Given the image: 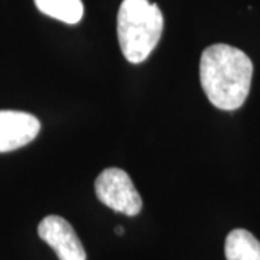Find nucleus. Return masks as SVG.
Segmentation results:
<instances>
[{
  "mask_svg": "<svg viewBox=\"0 0 260 260\" xmlns=\"http://www.w3.org/2000/svg\"><path fill=\"white\" fill-rule=\"evenodd\" d=\"M35 5L44 15L68 25H75L83 19L84 6L81 0H35Z\"/></svg>",
  "mask_w": 260,
  "mask_h": 260,
  "instance_id": "obj_7",
  "label": "nucleus"
},
{
  "mask_svg": "<svg viewBox=\"0 0 260 260\" xmlns=\"http://www.w3.org/2000/svg\"><path fill=\"white\" fill-rule=\"evenodd\" d=\"M227 260H260V242L247 230L236 229L225 239Z\"/></svg>",
  "mask_w": 260,
  "mask_h": 260,
  "instance_id": "obj_6",
  "label": "nucleus"
},
{
  "mask_svg": "<svg viewBox=\"0 0 260 260\" xmlns=\"http://www.w3.org/2000/svg\"><path fill=\"white\" fill-rule=\"evenodd\" d=\"M95 195L100 203L114 211L129 217L142 210V198L135 188L129 174L120 168H107L95 179Z\"/></svg>",
  "mask_w": 260,
  "mask_h": 260,
  "instance_id": "obj_3",
  "label": "nucleus"
},
{
  "mask_svg": "<svg viewBox=\"0 0 260 260\" xmlns=\"http://www.w3.org/2000/svg\"><path fill=\"white\" fill-rule=\"evenodd\" d=\"M41 130L34 114L18 110H0V153L26 146Z\"/></svg>",
  "mask_w": 260,
  "mask_h": 260,
  "instance_id": "obj_5",
  "label": "nucleus"
},
{
  "mask_svg": "<svg viewBox=\"0 0 260 260\" xmlns=\"http://www.w3.org/2000/svg\"><path fill=\"white\" fill-rule=\"evenodd\" d=\"M253 78V62L232 45L215 44L205 48L200 59V81L210 103L220 110L242 107Z\"/></svg>",
  "mask_w": 260,
  "mask_h": 260,
  "instance_id": "obj_1",
  "label": "nucleus"
},
{
  "mask_svg": "<svg viewBox=\"0 0 260 260\" xmlns=\"http://www.w3.org/2000/svg\"><path fill=\"white\" fill-rule=\"evenodd\" d=\"M116 233H117V234H123V229H121L120 225H119V227H116Z\"/></svg>",
  "mask_w": 260,
  "mask_h": 260,
  "instance_id": "obj_8",
  "label": "nucleus"
},
{
  "mask_svg": "<svg viewBox=\"0 0 260 260\" xmlns=\"http://www.w3.org/2000/svg\"><path fill=\"white\" fill-rule=\"evenodd\" d=\"M164 30V15L149 0H123L117 13V38L123 56L132 64L148 58Z\"/></svg>",
  "mask_w": 260,
  "mask_h": 260,
  "instance_id": "obj_2",
  "label": "nucleus"
},
{
  "mask_svg": "<svg viewBox=\"0 0 260 260\" xmlns=\"http://www.w3.org/2000/svg\"><path fill=\"white\" fill-rule=\"evenodd\" d=\"M39 237L52 247L59 260H85V250L73 225L59 215H48L38 225Z\"/></svg>",
  "mask_w": 260,
  "mask_h": 260,
  "instance_id": "obj_4",
  "label": "nucleus"
}]
</instances>
